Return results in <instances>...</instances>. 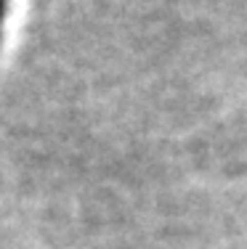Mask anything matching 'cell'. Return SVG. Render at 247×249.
Masks as SVG:
<instances>
[{
	"label": "cell",
	"mask_w": 247,
	"mask_h": 249,
	"mask_svg": "<svg viewBox=\"0 0 247 249\" xmlns=\"http://www.w3.org/2000/svg\"><path fill=\"white\" fill-rule=\"evenodd\" d=\"M5 11H8V0H0V32H3V19H5Z\"/></svg>",
	"instance_id": "1"
}]
</instances>
